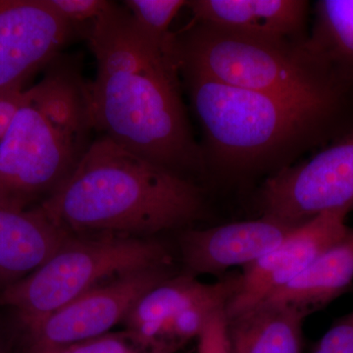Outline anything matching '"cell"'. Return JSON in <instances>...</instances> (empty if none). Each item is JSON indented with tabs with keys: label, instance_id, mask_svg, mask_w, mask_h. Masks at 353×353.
Returning <instances> with one entry per match:
<instances>
[{
	"label": "cell",
	"instance_id": "cell-1",
	"mask_svg": "<svg viewBox=\"0 0 353 353\" xmlns=\"http://www.w3.org/2000/svg\"><path fill=\"white\" fill-rule=\"evenodd\" d=\"M85 36L97 61L94 80L87 83L94 131L178 175L201 167L175 50L146 36L117 3L87 26Z\"/></svg>",
	"mask_w": 353,
	"mask_h": 353
},
{
	"label": "cell",
	"instance_id": "cell-2",
	"mask_svg": "<svg viewBox=\"0 0 353 353\" xmlns=\"http://www.w3.org/2000/svg\"><path fill=\"white\" fill-rule=\"evenodd\" d=\"M41 211L72 234L136 236L185 226L203 212L201 190L105 136L94 139Z\"/></svg>",
	"mask_w": 353,
	"mask_h": 353
},
{
	"label": "cell",
	"instance_id": "cell-3",
	"mask_svg": "<svg viewBox=\"0 0 353 353\" xmlns=\"http://www.w3.org/2000/svg\"><path fill=\"white\" fill-rule=\"evenodd\" d=\"M183 74L205 134L203 155L226 171L278 172L353 130V102L297 101Z\"/></svg>",
	"mask_w": 353,
	"mask_h": 353
},
{
	"label": "cell",
	"instance_id": "cell-4",
	"mask_svg": "<svg viewBox=\"0 0 353 353\" xmlns=\"http://www.w3.org/2000/svg\"><path fill=\"white\" fill-rule=\"evenodd\" d=\"M92 132L80 68L69 59L55 60L25 90L0 141V206L27 210L46 201L75 170Z\"/></svg>",
	"mask_w": 353,
	"mask_h": 353
},
{
	"label": "cell",
	"instance_id": "cell-5",
	"mask_svg": "<svg viewBox=\"0 0 353 353\" xmlns=\"http://www.w3.org/2000/svg\"><path fill=\"white\" fill-rule=\"evenodd\" d=\"M304 43L246 38L192 22L175 34L182 73L253 92L324 103H352L348 82Z\"/></svg>",
	"mask_w": 353,
	"mask_h": 353
},
{
	"label": "cell",
	"instance_id": "cell-6",
	"mask_svg": "<svg viewBox=\"0 0 353 353\" xmlns=\"http://www.w3.org/2000/svg\"><path fill=\"white\" fill-rule=\"evenodd\" d=\"M160 265H171V256L158 241L120 234H72L36 271L0 292V306L17 311L31 333L104 279Z\"/></svg>",
	"mask_w": 353,
	"mask_h": 353
},
{
	"label": "cell",
	"instance_id": "cell-7",
	"mask_svg": "<svg viewBox=\"0 0 353 353\" xmlns=\"http://www.w3.org/2000/svg\"><path fill=\"white\" fill-rule=\"evenodd\" d=\"M260 206L264 217L294 227L323 213L352 212L353 130L267 179Z\"/></svg>",
	"mask_w": 353,
	"mask_h": 353
},
{
	"label": "cell",
	"instance_id": "cell-8",
	"mask_svg": "<svg viewBox=\"0 0 353 353\" xmlns=\"http://www.w3.org/2000/svg\"><path fill=\"white\" fill-rule=\"evenodd\" d=\"M171 276L170 265H160L97 285L46 318L31 332L34 343L69 345L108 334L145 292Z\"/></svg>",
	"mask_w": 353,
	"mask_h": 353
},
{
	"label": "cell",
	"instance_id": "cell-9",
	"mask_svg": "<svg viewBox=\"0 0 353 353\" xmlns=\"http://www.w3.org/2000/svg\"><path fill=\"white\" fill-rule=\"evenodd\" d=\"M348 213L326 212L292 230L280 245L240 274L239 287L225 308L227 319L241 314L290 284L323 252L352 232Z\"/></svg>",
	"mask_w": 353,
	"mask_h": 353
},
{
	"label": "cell",
	"instance_id": "cell-10",
	"mask_svg": "<svg viewBox=\"0 0 353 353\" xmlns=\"http://www.w3.org/2000/svg\"><path fill=\"white\" fill-rule=\"evenodd\" d=\"M73 29L48 0H0V92L24 90L30 77L57 59Z\"/></svg>",
	"mask_w": 353,
	"mask_h": 353
},
{
	"label": "cell",
	"instance_id": "cell-11",
	"mask_svg": "<svg viewBox=\"0 0 353 353\" xmlns=\"http://www.w3.org/2000/svg\"><path fill=\"white\" fill-rule=\"evenodd\" d=\"M297 227V226H296ZM294 226L264 217L210 229L188 230L180 239L188 274L220 275L233 267H248L287 238Z\"/></svg>",
	"mask_w": 353,
	"mask_h": 353
},
{
	"label": "cell",
	"instance_id": "cell-12",
	"mask_svg": "<svg viewBox=\"0 0 353 353\" xmlns=\"http://www.w3.org/2000/svg\"><path fill=\"white\" fill-rule=\"evenodd\" d=\"M188 6L192 22L246 38L292 44L308 39L304 0H194Z\"/></svg>",
	"mask_w": 353,
	"mask_h": 353
},
{
	"label": "cell",
	"instance_id": "cell-13",
	"mask_svg": "<svg viewBox=\"0 0 353 353\" xmlns=\"http://www.w3.org/2000/svg\"><path fill=\"white\" fill-rule=\"evenodd\" d=\"M240 275L208 284L190 274L171 276L145 292L125 318L126 332L148 352L165 353L160 339L181 313L197 303L219 296H234Z\"/></svg>",
	"mask_w": 353,
	"mask_h": 353
},
{
	"label": "cell",
	"instance_id": "cell-14",
	"mask_svg": "<svg viewBox=\"0 0 353 353\" xmlns=\"http://www.w3.org/2000/svg\"><path fill=\"white\" fill-rule=\"evenodd\" d=\"M71 234L39 206H0V292L36 271Z\"/></svg>",
	"mask_w": 353,
	"mask_h": 353
},
{
	"label": "cell",
	"instance_id": "cell-15",
	"mask_svg": "<svg viewBox=\"0 0 353 353\" xmlns=\"http://www.w3.org/2000/svg\"><path fill=\"white\" fill-rule=\"evenodd\" d=\"M305 313L263 301L227 319L231 353H301Z\"/></svg>",
	"mask_w": 353,
	"mask_h": 353
},
{
	"label": "cell",
	"instance_id": "cell-16",
	"mask_svg": "<svg viewBox=\"0 0 353 353\" xmlns=\"http://www.w3.org/2000/svg\"><path fill=\"white\" fill-rule=\"evenodd\" d=\"M352 281L353 230L320 254L299 277L264 301L288 304L309 315L341 296Z\"/></svg>",
	"mask_w": 353,
	"mask_h": 353
},
{
	"label": "cell",
	"instance_id": "cell-17",
	"mask_svg": "<svg viewBox=\"0 0 353 353\" xmlns=\"http://www.w3.org/2000/svg\"><path fill=\"white\" fill-rule=\"evenodd\" d=\"M309 50L353 83V0H319L308 34Z\"/></svg>",
	"mask_w": 353,
	"mask_h": 353
},
{
	"label": "cell",
	"instance_id": "cell-18",
	"mask_svg": "<svg viewBox=\"0 0 353 353\" xmlns=\"http://www.w3.org/2000/svg\"><path fill=\"white\" fill-rule=\"evenodd\" d=\"M185 0H127L124 6L146 36L168 50L175 48L170 27L176 16L188 6Z\"/></svg>",
	"mask_w": 353,
	"mask_h": 353
},
{
	"label": "cell",
	"instance_id": "cell-19",
	"mask_svg": "<svg viewBox=\"0 0 353 353\" xmlns=\"http://www.w3.org/2000/svg\"><path fill=\"white\" fill-rule=\"evenodd\" d=\"M52 10L70 25L92 24L114 6L108 0H48Z\"/></svg>",
	"mask_w": 353,
	"mask_h": 353
},
{
	"label": "cell",
	"instance_id": "cell-20",
	"mask_svg": "<svg viewBox=\"0 0 353 353\" xmlns=\"http://www.w3.org/2000/svg\"><path fill=\"white\" fill-rule=\"evenodd\" d=\"M66 347L69 353H153L139 345L126 331L102 334Z\"/></svg>",
	"mask_w": 353,
	"mask_h": 353
},
{
	"label": "cell",
	"instance_id": "cell-21",
	"mask_svg": "<svg viewBox=\"0 0 353 353\" xmlns=\"http://www.w3.org/2000/svg\"><path fill=\"white\" fill-rule=\"evenodd\" d=\"M312 353H353V310L332 325Z\"/></svg>",
	"mask_w": 353,
	"mask_h": 353
},
{
	"label": "cell",
	"instance_id": "cell-22",
	"mask_svg": "<svg viewBox=\"0 0 353 353\" xmlns=\"http://www.w3.org/2000/svg\"><path fill=\"white\" fill-rule=\"evenodd\" d=\"M197 339L199 353H231L225 309L210 318Z\"/></svg>",
	"mask_w": 353,
	"mask_h": 353
},
{
	"label": "cell",
	"instance_id": "cell-23",
	"mask_svg": "<svg viewBox=\"0 0 353 353\" xmlns=\"http://www.w3.org/2000/svg\"><path fill=\"white\" fill-rule=\"evenodd\" d=\"M25 90L0 92V141L24 99Z\"/></svg>",
	"mask_w": 353,
	"mask_h": 353
},
{
	"label": "cell",
	"instance_id": "cell-24",
	"mask_svg": "<svg viewBox=\"0 0 353 353\" xmlns=\"http://www.w3.org/2000/svg\"><path fill=\"white\" fill-rule=\"evenodd\" d=\"M30 353H69L66 345H44L34 343Z\"/></svg>",
	"mask_w": 353,
	"mask_h": 353
},
{
	"label": "cell",
	"instance_id": "cell-25",
	"mask_svg": "<svg viewBox=\"0 0 353 353\" xmlns=\"http://www.w3.org/2000/svg\"><path fill=\"white\" fill-rule=\"evenodd\" d=\"M0 353H6V352L3 350V348L1 347V345H0Z\"/></svg>",
	"mask_w": 353,
	"mask_h": 353
}]
</instances>
